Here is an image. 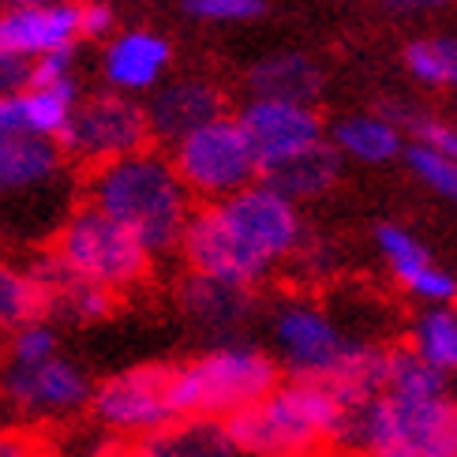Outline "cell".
<instances>
[{
	"instance_id": "6da1fadb",
	"label": "cell",
	"mask_w": 457,
	"mask_h": 457,
	"mask_svg": "<svg viewBox=\"0 0 457 457\" xmlns=\"http://www.w3.org/2000/svg\"><path fill=\"white\" fill-rule=\"evenodd\" d=\"M303 244L300 206L266 180H255L240 192L192 206L180 233L187 270L214 278L237 289H255Z\"/></svg>"
},
{
	"instance_id": "7a4b0ae2",
	"label": "cell",
	"mask_w": 457,
	"mask_h": 457,
	"mask_svg": "<svg viewBox=\"0 0 457 457\" xmlns=\"http://www.w3.org/2000/svg\"><path fill=\"white\" fill-rule=\"evenodd\" d=\"M87 203L120 221L154 259L177 252L192 214V192L177 177L173 162L150 146L94 165L87 173Z\"/></svg>"
},
{
	"instance_id": "3957f363",
	"label": "cell",
	"mask_w": 457,
	"mask_h": 457,
	"mask_svg": "<svg viewBox=\"0 0 457 457\" xmlns=\"http://www.w3.org/2000/svg\"><path fill=\"white\" fill-rule=\"evenodd\" d=\"M270 330L289 375L327 383L349 409L364 405L368 397L386 386L390 349L349 337L312 300H281L274 308Z\"/></svg>"
},
{
	"instance_id": "277c9868",
	"label": "cell",
	"mask_w": 457,
	"mask_h": 457,
	"mask_svg": "<svg viewBox=\"0 0 457 457\" xmlns=\"http://www.w3.org/2000/svg\"><path fill=\"white\" fill-rule=\"evenodd\" d=\"M353 412L327 383L289 375L266 397L225 416V428L247 457H289L315 446H349Z\"/></svg>"
},
{
	"instance_id": "5b68a950",
	"label": "cell",
	"mask_w": 457,
	"mask_h": 457,
	"mask_svg": "<svg viewBox=\"0 0 457 457\" xmlns=\"http://www.w3.org/2000/svg\"><path fill=\"white\" fill-rule=\"evenodd\" d=\"M349 446H360L368 457H457V402L446 390H378L356 405Z\"/></svg>"
},
{
	"instance_id": "8992f818",
	"label": "cell",
	"mask_w": 457,
	"mask_h": 457,
	"mask_svg": "<svg viewBox=\"0 0 457 457\" xmlns=\"http://www.w3.org/2000/svg\"><path fill=\"white\" fill-rule=\"evenodd\" d=\"M281 383V364L255 345H221L169 368L173 416H233Z\"/></svg>"
},
{
	"instance_id": "52a82bcc",
	"label": "cell",
	"mask_w": 457,
	"mask_h": 457,
	"mask_svg": "<svg viewBox=\"0 0 457 457\" xmlns=\"http://www.w3.org/2000/svg\"><path fill=\"white\" fill-rule=\"evenodd\" d=\"M49 252L61 259L71 274L98 281L112 293L139 289L150 278V266H154V255H150L120 221H112L109 214H102L98 206H90V203L75 206L64 218Z\"/></svg>"
},
{
	"instance_id": "ba28073f",
	"label": "cell",
	"mask_w": 457,
	"mask_h": 457,
	"mask_svg": "<svg viewBox=\"0 0 457 457\" xmlns=\"http://www.w3.org/2000/svg\"><path fill=\"white\" fill-rule=\"evenodd\" d=\"M169 146H173L169 162H173L177 177L192 192V199L214 203L259 180L255 150L247 143L240 120L228 117V112L192 128Z\"/></svg>"
},
{
	"instance_id": "9c48e42d",
	"label": "cell",
	"mask_w": 457,
	"mask_h": 457,
	"mask_svg": "<svg viewBox=\"0 0 457 457\" xmlns=\"http://www.w3.org/2000/svg\"><path fill=\"white\" fill-rule=\"evenodd\" d=\"M150 143L154 139H150L146 105L136 102V94H120V90H105L87 102H75L68 124L56 136L61 154L87 169L136 154V150Z\"/></svg>"
},
{
	"instance_id": "30bf717a",
	"label": "cell",
	"mask_w": 457,
	"mask_h": 457,
	"mask_svg": "<svg viewBox=\"0 0 457 457\" xmlns=\"http://www.w3.org/2000/svg\"><path fill=\"white\" fill-rule=\"evenodd\" d=\"M90 412L102 428L143 439V435L162 431L169 420H177L169 409V368L165 364H143L128 368L120 375L105 378L98 390H90Z\"/></svg>"
},
{
	"instance_id": "8fae6325",
	"label": "cell",
	"mask_w": 457,
	"mask_h": 457,
	"mask_svg": "<svg viewBox=\"0 0 457 457\" xmlns=\"http://www.w3.org/2000/svg\"><path fill=\"white\" fill-rule=\"evenodd\" d=\"M90 378L79 364H71L61 353L42 360V364H8L0 375V397L23 416L37 420H56L87 409L90 402Z\"/></svg>"
},
{
	"instance_id": "7c38bea8",
	"label": "cell",
	"mask_w": 457,
	"mask_h": 457,
	"mask_svg": "<svg viewBox=\"0 0 457 457\" xmlns=\"http://www.w3.org/2000/svg\"><path fill=\"white\" fill-rule=\"evenodd\" d=\"M237 120L255 150L259 177L266 169L289 162L293 154H300V150L327 139V124H322L315 105H308V102L259 98V94H252V102L237 112Z\"/></svg>"
},
{
	"instance_id": "4fadbf2b",
	"label": "cell",
	"mask_w": 457,
	"mask_h": 457,
	"mask_svg": "<svg viewBox=\"0 0 457 457\" xmlns=\"http://www.w3.org/2000/svg\"><path fill=\"white\" fill-rule=\"evenodd\" d=\"M83 37L79 0H37V4H0V53L34 61L42 53L68 49Z\"/></svg>"
},
{
	"instance_id": "5bb4252c",
	"label": "cell",
	"mask_w": 457,
	"mask_h": 457,
	"mask_svg": "<svg viewBox=\"0 0 457 457\" xmlns=\"http://www.w3.org/2000/svg\"><path fill=\"white\" fill-rule=\"evenodd\" d=\"M375 244H378V252H383L394 281L402 285V289H409L416 300H424V303H453L457 300V278L435 262L431 247L424 240H416L405 225H394V221L378 225Z\"/></svg>"
},
{
	"instance_id": "9a60e30c",
	"label": "cell",
	"mask_w": 457,
	"mask_h": 457,
	"mask_svg": "<svg viewBox=\"0 0 457 457\" xmlns=\"http://www.w3.org/2000/svg\"><path fill=\"white\" fill-rule=\"evenodd\" d=\"M225 112V94L218 83L199 79V75H184L173 83H158L146 102V120H150V139L158 143H177L192 128L214 120Z\"/></svg>"
},
{
	"instance_id": "2e32d148",
	"label": "cell",
	"mask_w": 457,
	"mask_h": 457,
	"mask_svg": "<svg viewBox=\"0 0 457 457\" xmlns=\"http://www.w3.org/2000/svg\"><path fill=\"white\" fill-rule=\"evenodd\" d=\"M173 61V46L169 37L146 27H131L120 34H109V46L102 56L105 83L120 94H146L154 90Z\"/></svg>"
},
{
	"instance_id": "e0dca14e",
	"label": "cell",
	"mask_w": 457,
	"mask_h": 457,
	"mask_svg": "<svg viewBox=\"0 0 457 457\" xmlns=\"http://www.w3.org/2000/svg\"><path fill=\"white\" fill-rule=\"evenodd\" d=\"M75 102H79V83H27L19 90L0 94V136H46L56 139L68 124Z\"/></svg>"
},
{
	"instance_id": "ac0fdd59",
	"label": "cell",
	"mask_w": 457,
	"mask_h": 457,
	"mask_svg": "<svg viewBox=\"0 0 457 457\" xmlns=\"http://www.w3.org/2000/svg\"><path fill=\"white\" fill-rule=\"evenodd\" d=\"M64 154L46 136H0V195L42 192L64 173Z\"/></svg>"
},
{
	"instance_id": "d6986e66",
	"label": "cell",
	"mask_w": 457,
	"mask_h": 457,
	"mask_svg": "<svg viewBox=\"0 0 457 457\" xmlns=\"http://www.w3.org/2000/svg\"><path fill=\"white\" fill-rule=\"evenodd\" d=\"M259 180L278 187V192L289 195L293 203L319 199L341 180V154H337V146L330 139H322V143H315L308 150H300V154H293L289 162L266 169Z\"/></svg>"
},
{
	"instance_id": "ffe728a7",
	"label": "cell",
	"mask_w": 457,
	"mask_h": 457,
	"mask_svg": "<svg viewBox=\"0 0 457 457\" xmlns=\"http://www.w3.org/2000/svg\"><path fill=\"white\" fill-rule=\"evenodd\" d=\"M330 143L337 146L341 158L364 162V165H386L394 158H402L405 136L390 117L378 112H353V117L337 120L330 128Z\"/></svg>"
},
{
	"instance_id": "44dd1931",
	"label": "cell",
	"mask_w": 457,
	"mask_h": 457,
	"mask_svg": "<svg viewBox=\"0 0 457 457\" xmlns=\"http://www.w3.org/2000/svg\"><path fill=\"white\" fill-rule=\"evenodd\" d=\"M146 439L162 457H247L221 416H177Z\"/></svg>"
},
{
	"instance_id": "7402d4cb",
	"label": "cell",
	"mask_w": 457,
	"mask_h": 457,
	"mask_svg": "<svg viewBox=\"0 0 457 457\" xmlns=\"http://www.w3.org/2000/svg\"><path fill=\"white\" fill-rule=\"evenodd\" d=\"M247 87L259 98H285V102H308L315 105L322 90V71L312 56L303 53H274L247 71Z\"/></svg>"
},
{
	"instance_id": "603a6c76",
	"label": "cell",
	"mask_w": 457,
	"mask_h": 457,
	"mask_svg": "<svg viewBox=\"0 0 457 457\" xmlns=\"http://www.w3.org/2000/svg\"><path fill=\"white\" fill-rule=\"evenodd\" d=\"M184 312L192 315L195 322L211 330H233L237 322H244L247 308H252V289H237V285H225L214 278L192 274L184 285Z\"/></svg>"
},
{
	"instance_id": "cb8c5ba5",
	"label": "cell",
	"mask_w": 457,
	"mask_h": 457,
	"mask_svg": "<svg viewBox=\"0 0 457 457\" xmlns=\"http://www.w3.org/2000/svg\"><path fill=\"white\" fill-rule=\"evenodd\" d=\"M42 315H46V293L42 281L34 278L30 262H15L0 255V334H12Z\"/></svg>"
},
{
	"instance_id": "d4e9b609",
	"label": "cell",
	"mask_w": 457,
	"mask_h": 457,
	"mask_svg": "<svg viewBox=\"0 0 457 457\" xmlns=\"http://www.w3.org/2000/svg\"><path fill=\"white\" fill-rule=\"evenodd\" d=\"M412 349L435 371H457V308L453 303H428V312L412 327Z\"/></svg>"
},
{
	"instance_id": "484cf974",
	"label": "cell",
	"mask_w": 457,
	"mask_h": 457,
	"mask_svg": "<svg viewBox=\"0 0 457 457\" xmlns=\"http://www.w3.org/2000/svg\"><path fill=\"white\" fill-rule=\"evenodd\" d=\"M402 56L416 83L435 90H457V37H416Z\"/></svg>"
},
{
	"instance_id": "4316f807",
	"label": "cell",
	"mask_w": 457,
	"mask_h": 457,
	"mask_svg": "<svg viewBox=\"0 0 457 457\" xmlns=\"http://www.w3.org/2000/svg\"><path fill=\"white\" fill-rule=\"evenodd\" d=\"M390 120L402 131H409L412 143H420V146L435 150V154L457 162V124L435 117V112H424V109H405V105L394 109Z\"/></svg>"
},
{
	"instance_id": "83f0119b",
	"label": "cell",
	"mask_w": 457,
	"mask_h": 457,
	"mask_svg": "<svg viewBox=\"0 0 457 457\" xmlns=\"http://www.w3.org/2000/svg\"><path fill=\"white\" fill-rule=\"evenodd\" d=\"M402 154H405L409 169L416 173V180H420L424 187H431L439 199H446V203L457 206V162L453 158L435 154V150H428L420 143H409Z\"/></svg>"
},
{
	"instance_id": "f1b7e54d",
	"label": "cell",
	"mask_w": 457,
	"mask_h": 457,
	"mask_svg": "<svg viewBox=\"0 0 457 457\" xmlns=\"http://www.w3.org/2000/svg\"><path fill=\"white\" fill-rule=\"evenodd\" d=\"M49 356H56V330L46 327L42 319L12 330L8 364H42V360H49Z\"/></svg>"
},
{
	"instance_id": "f546056e",
	"label": "cell",
	"mask_w": 457,
	"mask_h": 457,
	"mask_svg": "<svg viewBox=\"0 0 457 457\" xmlns=\"http://www.w3.org/2000/svg\"><path fill=\"white\" fill-rule=\"evenodd\" d=\"M184 12L203 23H252L266 12V0H184Z\"/></svg>"
},
{
	"instance_id": "4dcf8cb0",
	"label": "cell",
	"mask_w": 457,
	"mask_h": 457,
	"mask_svg": "<svg viewBox=\"0 0 457 457\" xmlns=\"http://www.w3.org/2000/svg\"><path fill=\"white\" fill-rule=\"evenodd\" d=\"M61 79H75V46L42 53L30 61L27 83H61Z\"/></svg>"
},
{
	"instance_id": "1f68e13d",
	"label": "cell",
	"mask_w": 457,
	"mask_h": 457,
	"mask_svg": "<svg viewBox=\"0 0 457 457\" xmlns=\"http://www.w3.org/2000/svg\"><path fill=\"white\" fill-rule=\"evenodd\" d=\"M79 30L94 42H102L117 30V12H112L109 0H79Z\"/></svg>"
},
{
	"instance_id": "d6a6232c",
	"label": "cell",
	"mask_w": 457,
	"mask_h": 457,
	"mask_svg": "<svg viewBox=\"0 0 457 457\" xmlns=\"http://www.w3.org/2000/svg\"><path fill=\"white\" fill-rule=\"evenodd\" d=\"M94 457H162L158 450H154V443L146 439H128V435H120V439H112V443H105Z\"/></svg>"
},
{
	"instance_id": "836d02e7",
	"label": "cell",
	"mask_w": 457,
	"mask_h": 457,
	"mask_svg": "<svg viewBox=\"0 0 457 457\" xmlns=\"http://www.w3.org/2000/svg\"><path fill=\"white\" fill-rule=\"evenodd\" d=\"M27 75H30V61H23V56L0 53V94L27 87Z\"/></svg>"
},
{
	"instance_id": "e575fe53",
	"label": "cell",
	"mask_w": 457,
	"mask_h": 457,
	"mask_svg": "<svg viewBox=\"0 0 457 457\" xmlns=\"http://www.w3.org/2000/svg\"><path fill=\"white\" fill-rule=\"evenodd\" d=\"M42 446L27 431H15V428H0V457H34V450Z\"/></svg>"
},
{
	"instance_id": "d590c367",
	"label": "cell",
	"mask_w": 457,
	"mask_h": 457,
	"mask_svg": "<svg viewBox=\"0 0 457 457\" xmlns=\"http://www.w3.org/2000/svg\"><path fill=\"white\" fill-rule=\"evenodd\" d=\"M450 0H390L394 12H428V8H443Z\"/></svg>"
},
{
	"instance_id": "8d00e7d4",
	"label": "cell",
	"mask_w": 457,
	"mask_h": 457,
	"mask_svg": "<svg viewBox=\"0 0 457 457\" xmlns=\"http://www.w3.org/2000/svg\"><path fill=\"white\" fill-rule=\"evenodd\" d=\"M289 457H337L330 446H315V450H303V453H289Z\"/></svg>"
},
{
	"instance_id": "74e56055",
	"label": "cell",
	"mask_w": 457,
	"mask_h": 457,
	"mask_svg": "<svg viewBox=\"0 0 457 457\" xmlns=\"http://www.w3.org/2000/svg\"><path fill=\"white\" fill-rule=\"evenodd\" d=\"M34 457H56V453H53V450H46V446H37V450H34Z\"/></svg>"
},
{
	"instance_id": "f35d334b",
	"label": "cell",
	"mask_w": 457,
	"mask_h": 457,
	"mask_svg": "<svg viewBox=\"0 0 457 457\" xmlns=\"http://www.w3.org/2000/svg\"><path fill=\"white\" fill-rule=\"evenodd\" d=\"M0 4H37V0H0Z\"/></svg>"
},
{
	"instance_id": "ab89813d",
	"label": "cell",
	"mask_w": 457,
	"mask_h": 457,
	"mask_svg": "<svg viewBox=\"0 0 457 457\" xmlns=\"http://www.w3.org/2000/svg\"><path fill=\"white\" fill-rule=\"evenodd\" d=\"M0 428H4V405H0Z\"/></svg>"
}]
</instances>
